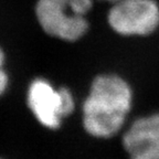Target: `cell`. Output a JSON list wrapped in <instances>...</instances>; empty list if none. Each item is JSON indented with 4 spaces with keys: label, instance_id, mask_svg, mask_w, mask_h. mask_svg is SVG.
<instances>
[{
    "label": "cell",
    "instance_id": "cell-4",
    "mask_svg": "<svg viewBox=\"0 0 159 159\" xmlns=\"http://www.w3.org/2000/svg\"><path fill=\"white\" fill-rule=\"evenodd\" d=\"M106 21L120 37H148L159 28V3L157 0H117L109 5Z\"/></svg>",
    "mask_w": 159,
    "mask_h": 159
},
{
    "label": "cell",
    "instance_id": "cell-2",
    "mask_svg": "<svg viewBox=\"0 0 159 159\" xmlns=\"http://www.w3.org/2000/svg\"><path fill=\"white\" fill-rule=\"evenodd\" d=\"M95 2V0H35L34 17L48 37L75 43L91 29L89 15Z\"/></svg>",
    "mask_w": 159,
    "mask_h": 159
},
{
    "label": "cell",
    "instance_id": "cell-5",
    "mask_svg": "<svg viewBox=\"0 0 159 159\" xmlns=\"http://www.w3.org/2000/svg\"><path fill=\"white\" fill-rule=\"evenodd\" d=\"M119 139L126 159H159V112L129 120Z\"/></svg>",
    "mask_w": 159,
    "mask_h": 159
},
{
    "label": "cell",
    "instance_id": "cell-7",
    "mask_svg": "<svg viewBox=\"0 0 159 159\" xmlns=\"http://www.w3.org/2000/svg\"><path fill=\"white\" fill-rule=\"evenodd\" d=\"M6 60H7V57H6V51L3 50V48L0 45V69L5 67Z\"/></svg>",
    "mask_w": 159,
    "mask_h": 159
},
{
    "label": "cell",
    "instance_id": "cell-1",
    "mask_svg": "<svg viewBox=\"0 0 159 159\" xmlns=\"http://www.w3.org/2000/svg\"><path fill=\"white\" fill-rule=\"evenodd\" d=\"M134 89L118 73L102 72L89 83L81 104V126L94 140H111L119 137L134 106Z\"/></svg>",
    "mask_w": 159,
    "mask_h": 159
},
{
    "label": "cell",
    "instance_id": "cell-6",
    "mask_svg": "<svg viewBox=\"0 0 159 159\" xmlns=\"http://www.w3.org/2000/svg\"><path fill=\"white\" fill-rule=\"evenodd\" d=\"M10 83H11V80H10V74L7 72V70L5 67L0 69V98L7 94L10 87Z\"/></svg>",
    "mask_w": 159,
    "mask_h": 159
},
{
    "label": "cell",
    "instance_id": "cell-9",
    "mask_svg": "<svg viewBox=\"0 0 159 159\" xmlns=\"http://www.w3.org/2000/svg\"><path fill=\"white\" fill-rule=\"evenodd\" d=\"M0 159H7V158H5V157H2V156H0Z\"/></svg>",
    "mask_w": 159,
    "mask_h": 159
},
{
    "label": "cell",
    "instance_id": "cell-8",
    "mask_svg": "<svg viewBox=\"0 0 159 159\" xmlns=\"http://www.w3.org/2000/svg\"><path fill=\"white\" fill-rule=\"evenodd\" d=\"M95 1H99V2H106V3H113L115 2V1H117V0H95Z\"/></svg>",
    "mask_w": 159,
    "mask_h": 159
},
{
    "label": "cell",
    "instance_id": "cell-3",
    "mask_svg": "<svg viewBox=\"0 0 159 159\" xmlns=\"http://www.w3.org/2000/svg\"><path fill=\"white\" fill-rule=\"evenodd\" d=\"M25 106L37 124L45 130L57 132L77 108L73 91L57 86L44 76H35L25 89Z\"/></svg>",
    "mask_w": 159,
    "mask_h": 159
}]
</instances>
